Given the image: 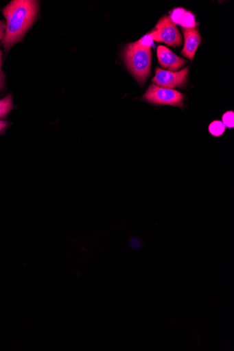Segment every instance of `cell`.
<instances>
[{
    "instance_id": "6da1fadb",
    "label": "cell",
    "mask_w": 234,
    "mask_h": 351,
    "mask_svg": "<svg viewBox=\"0 0 234 351\" xmlns=\"http://www.w3.org/2000/svg\"><path fill=\"white\" fill-rule=\"evenodd\" d=\"M38 11L39 3L33 0H14L3 9L6 28L3 45L5 51L21 41L35 23Z\"/></svg>"
},
{
    "instance_id": "7a4b0ae2",
    "label": "cell",
    "mask_w": 234,
    "mask_h": 351,
    "mask_svg": "<svg viewBox=\"0 0 234 351\" xmlns=\"http://www.w3.org/2000/svg\"><path fill=\"white\" fill-rule=\"evenodd\" d=\"M153 40L149 35L129 44L124 50V60L128 71L140 84H143L151 73Z\"/></svg>"
},
{
    "instance_id": "3957f363",
    "label": "cell",
    "mask_w": 234,
    "mask_h": 351,
    "mask_svg": "<svg viewBox=\"0 0 234 351\" xmlns=\"http://www.w3.org/2000/svg\"><path fill=\"white\" fill-rule=\"evenodd\" d=\"M143 99L154 105L171 106L183 108L185 95L174 89L161 88L152 84L148 88Z\"/></svg>"
},
{
    "instance_id": "277c9868",
    "label": "cell",
    "mask_w": 234,
    "mask_h": 351,
    "mask_svg": "<svg viewBox=\"0 0 234 351\" xmlns=\"http://www.w3.org/2000/svg\"><path fill=\"white\" fill-rule=\"evenodd\" d=\"M153 41L177 47L183 43L182 36L176 25L170 16L162 17L156 25V29L148 34Z\"/></svg>"
},
{
    "instance_id": "5b68a950",
    "label": "cell",
    "mask_w": 234,
    "mask_h": 351,
    "mask_svg": "<svg viewBox=\"0 0 234 351\" xmlns=\"http://www.w3.org/2000/svg\"><path fill=\"white\" fill-rule=\"evenodd\" d=\"M152 82L161 88L174 89L177 86H183L187 82L189 69L186 68L180 72H171L157 68Z\"/></svg>"
},
{
    "instance_id": "8992f818",
    "label": "cell",
    "mask_w": 234,
    "mask_h": 351,
    "mask_svg": "<svg viewBox=\"0 0 234 351\" xmlns=\"http://www.w3.org/2000/svg\"><path fill=\"white\" fill-rule=\"evenodd\" d=\"M157 56L161 66L171 72L179 71L187 63V60L178 56L169 49L164 46H159L157 48Z\"/></svg>"
},
{
    "instance_id": "52a82bcc",
    "label": "cell",
    "mask_w": 234,
    "mask_h": 351,
    "mask_svg": "<svg viewBox=\"0 0 234 351\" xmlns=\"http://www.w3.org/2000/svg\"><path fill=\"white\" fill-rule=\"evenodd\" d=\"M182 31L185 37V45L182 51V55L192 60L200 42H202V38H200L196 27H183Z\"/></svg>"
},
{
    "instance_id": "ba28073f",
    "label": "cell",
    "mask_w": 234,
    "mask_h": 351,
    "mask_svg": "<svg viewBox=\"0 0 234 351\" xmlns=\"http://www.w3.org/2000/svg\"><path fill=\"white\" fill-rule=\"evenodd\" d=\"M170 17L176 25H180L183 28L196 27V23L194 16L183 8L174 10Z\"/></svg>"
},
{
    "instance_id": "9c48e42d",
    "label": "cell",
    "mask_w": 234,
    "mask_h": 351,
    "mask_svg": "<svg viewBox=\"0 0 234 351\" xmlns=\"http://www.w3.org/2000/svg\"><path fill=\"white\" fill-rule=\"evenodd\" d=\"M13 99L11 94L0 100V119L5 118L13 109Z\"/></svg>"
},
{
    "instance_id": "30bf717a",
    "label": "cell",
    "mask_w": 234,
    "mask_h": 351,
    "mask_svg": "<svg viewBox=\"0 0 234 351\" xmlns=\"http://www.w3.org/2000/svg\"><path fill=\"white\" fill-rule=\"evenodd\" d=\"M209 130L212 136L220 137L224 134L226 127L222 121L215 120L210 124Z\"/></svg>"
},
{
    "instance_id": "8fae6325",
    "label": "cell",
    "mask_w": 234,
    "mask_h": 351,
    "mask_svg": "<svg viewBox=\"0 0 234 351\" xmlns=\"http://www.w3.org/2000/svg\"><path fill=\"white\" fill-rule=\"evenodd\" d=\"M222 121L225 127L233 129L234 127V112L233 111H229L224 113L222 116Z\"/></svg>"
},
{
    "instance_id": "7c38bea8",
    "label": "cell",
    "mask_w": 234,
    "mask_h": 351,
    "mask_svg": "<svg viewBox=\"0 0 234 351\" xmlns=\"http://www.w3.org/2000/svg\"><path fill=\"white\" fill-rule=\"evenodd\" d=\"M2 56L3 53H0V90H2L5 84V75L2 71Z\"/></svg>"
},
{
    "instance_id": "4fadbf2b",
    "label": "cell",
    "mask_w": 234,
    "mask_h": 351,
    "mask_svg": "<svg viewBox=\"0 0 234 351\" xmlns=\"http://www.w3.org/2000/svg\"><path fill=\"white\" fill-rule=\"evenodd\" d=\"M6 24L4 21H0V40H3L5 33ZM0 53L2 51L0 50Z\"/></svg>"
},
{
    "instance_id": "5bb4252c",
    "label": "cell",
    "mask_w": 234,
    "mask_h": 351,
    "mask_svg": "<svg viewBox=\"0 0 234 351\" xmlns=\"http://www.w3.org/2000/svg\"><path fill=\"white\" fill-rule=\"evenodd\" d=\"M8 125V123L4 121H0V133L3 132Z\"/></svg>"
}]
</instances>
